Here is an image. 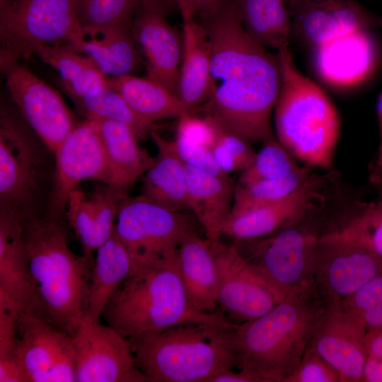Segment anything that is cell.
Segmentation results:
<instances>
[{
	"mask_svg": "<svg viewBox=\"0 0 382 382\" xmlns=\"http://www.w3.org/2000/svg\"><path fill=\"white\" fill-rule=\"evenodd\" d=\"M198 20L207 30L211 53L208 98L198 110L250 143L276 139L271 113L282 84L278 54L245 32L236 0H223L214 14Z\"/></svg>",
	"mask_w": 382,
	"mask_h": 382,
	"instance_id": "cell-1",
	"label": "cell"
},
{
	"mask_svg": "<svg viewBox=\"0 0 382 382\" xmlns=\"http://www.w3.org/2000/svg\"><path fill=\"white\" fill-rule=\"evenodd\" d=\"M331 301L315 283L294 291L231 335L237 369L255 382H285L300 363Z\"/></svg>",
	"mask_w": 382,
	"mask_h": 382,
	"instance_id": "cell-2",
	"label": "cell"
},
{
	"mask_svg": "<svg viewBox=\"0 0 382 382\" xmlns=\"http://www.w3.org/2000/svg\"><path fill=\"white\" fill-rule=\"evenodd\" d=\"M32 278L47 320L72 335L83 321L93 262L69 248L63 221L23 217Z\"/></svg>",
	"mask_w": 382,
	"mask_h": 382,
	"instance_id": "cell-3",
	"label": "cell"
},
{
	"mask_svg": "<svg viewBox=\"0 0 382 382\" xmlns=\"http://www.w3.org/2000/svg\"><path fill=\"white\" fill-rule=\"evenodd\" d=\"M236 325L188 321L129 342L150 382H208L237 366L230 341Z\"/></svg>",
	"mask_w": 382,
	"mask_h": 382,
	"instance_id": "cell-4",
	"label": "cell"
},
{
	"mask_svg": "<svg viewBox=\"0 0 382 382\" xmlns=\"http://www.w3.org/2000/svg\"><path fill=\"white\" fill-rule=\"evenodd\" d=\"M101 316L127 340L188 321L231 322L222 311L204 313L192 306L180 277L178 255L168 264L132 271Z\"/></svg>",
	"mask_w": 382,
	"mask_h": 382,
	"instance_id": "cell-5",
	"label": "cell"
},
{
	"mask_svg": "<svg viewBox=\"0 0 382 382\" xmlns=\"http://www.w3.org/2000/svg\"><path fill=\"white\" fill-rule=\"evenodd\" d=\"M282 84L274 107L276 139L307 167H332L340 118L325 93L296 67L288 45L278 50Z\"/></svg>",
	"mask_w": 382,
	"mask_h": 382,
	"instance_id": "cell-6",
	"label": "cell"
},
{
	"mask_svg": "<svg viewBox=\"0 0 382 382\" xmlns=\"http://www.w3.org/2000/svg\"><path fill=\"white\" fill-rule=\"evenodd\" d=\"M307 216L266 236L233 240L279 302L314 283L320 236Z\"/></svg>",
	"mask_w": 382,
	"mask_h": 382,
	"instance_id": "cell-7",
	"label": "cell"
},
{
	"mask_svg": "<svg viewBox=\"0 0 382 382\" xmlns=\"http://www.w3.org/2000/svg\"><path fill=\"white\" fill-rule=\"evenodd\" d=\"M85 38L74 0H0V52L20 61L44 46L79 45Z\"/></svg>",
	"mask_w": 382,
	"mask_h": 382,
	"instance_id": "cell-8",
	"label": "cell"
},
{
	"mask_svg": "<svg viewBox=\"0 0 382 382\" xmlns=\"http://www.w3.org/2000/svg\"><path fill=\"white\" fill-rule=\"evenodd\" d=\"M1 107L0 117V208L23 217L37 214L35 204L47 174L45 145L29 125Z\"/></svg>",
	"mask_w": 382,
	"mask_h": 382,
	"instance_id": "cell-9",
	"label": "cell"
},
{
	"mask_svg": "<svg viewBox=\"0 0 382 382\" xmlns=\"http://www.w3.org/2000/svg\"><path fill=\"white\" fill-rule=\"evenodd\" d=\"M191 226L186 215L141 195L120 201L115 231L131 257L134 271L175 260L182 236Z\"/></svg>",
	"mask_w": 382,
	"mask_h": 382,
	"instance_id": "cell-10",
	"label": "cell"
},
{
	"mask_svg": "<svg viewBox=\"0 0 382 382\" xmlns=\"http://www.w3.org/2000/svg\"><path fill=\"white\" fill-rule=\"evenodd\" d=\"M10 96L27 125L53 154L78 125L60 94L20 60L0 52Z\"/></svg>",
	"mask_w": 382,
	"mask_h": 382,
	"instance_id": "cell-11",
	"label": "cell"
},
{
	"mask_svg": "<svg viewBox=\"0 0 382 382\" xmlns=\"http://www.w3.org/2000/svg\"><path fill=\"white\" fill-rule=\"evenodd\" d=\"M54 154V170L44 216L63 221L69 197L81 182L91 179L111 185L112 175L94 120L78 123Z\"/></svg>",
	"mask_w": 382,
	"mask_h": 382,
	"instance_id": "cell-12",
	"label": "cell"
},
{
	"mask_svg": "<svg viewBox=\"0 0 382 382\" xmlns=\"http://www.w3.org/2000/svg\"><path fill=\"white\" fill-rule=\"evenodd\" d=\"M13 356L28 382L76 381L72 335L45 318L20 313Z\"/></svg>",
	"mask_w": 382,
	"mask_h": 382,
	"instance_id": "cell-13",
	"label": "cell"
},
{
	"mask_svg": "<svg viewBox=\"0 0 382 382\" xmlns=\"http://www.w3.org/2000/svg\"><path fill=\"white\" fill-rule=\"evenodd\" d=\"M72 339L76 382H150L129 340L108 324L82 322Z\"/></svg>",
	"mask_w": 382,
	"mask_h": 382,
	"instance_id": "cell-14",
	"label": "cell"
},
{
	"mask_svg": "<svg viewBox=\"0 0 382 382\" xmlns=\"http://www.w3.org/2000/svg\"><path fill=\"white\" fill-rule=\"evenodd\" d=\"M209 240L218 270L219 306L232 323L239 325L254 320L279 302L233 241L224 242L220 237Z\"/></svg>",
	"mask_w": 382,
	"mask_h": 382,
	"instance_id": "cell-15",
	"label": "cell"
},
{
	"mask_svg": "<svg viewBox=\"0 0 382 382\" xmlns=\"http://www.w3.org/2000/svg\"><path fill=\"white\" fill-rule=\"evenodd\" d=\"M381 272L382 258L370 248L332 235L320 236L314 283L331 302H341Z\"/></svg>",
	"mask_w": 382,
	"mask_h": 382,
	"instance_id": "cell-16",
	"label": "cell"
},
{
	"mask_svg": "<svg viewBox=\"0 0 382 382\" xmlns=\"http://www.w3.org/2000/svg\"><path fill=\"white\" fill-rule=\"evenodd\" d=\"M166 12L158 5L139 2L132 35L139 52L145 58L147 78L178 96L183 35L166 20Z\"/></svg>",
	"mask_w": 382,
	"mask_h": 382,
	"instance_id": "cell-17",
	"label": "cell"
},
{
	"mask_svg": "<svg viewBox=\"0 0 382 382\" xmlns=\"http://www.w3.org/2000/svg\"><path fill=\"white\" fill-rule=\"evenodd\" d=\"M288 9L292 35L311 47L359 30L382 28V16L357 0H299Z\"/></svg>",
	"mask_w": 382,
	"mask_h": 382,
	"instance_id": "cell-18",
	"label": "cell"
},
{
	"mask_svg": "<svg viewBox=\"0 0 382 382\" xmlns=\"http://www.w3.org/2000/svg\"><path fill=\"white\" fill-rule=\"evenodd\" d=\"M324 180L312 175L289 195L241 214L231 216L221 235L232 240L257 238L296 223L323 207Z\"/></svg>",
	"mask_w": 382,
	"mask_h": 382,
	"instance_id": "cell-19",
	"label": "cell"
},
{
	"mask_svg": "<svg viewBox=\"0 0 382 382\" xmlns=\"http://www.w3.org/2000/svg\"><path fill=\"white\" fill-rule=\"evenodd\" d=\"M362 320L332 302L310 345L338 373L340 382H362L366 358Z\"/></svg>",
	"mask_w": 382,
	"mask_h": 382,
	"instance_id": "cell-20",
	"label": "cell"
},
{
	"mask_svg": "<svg viewBox=\"0 0 382 382\" xmlns=\"http://www.w3.org/2000/svg\"><path fill=\"white\" fill-rule=\"evenodd\" d=\"M0 296L13 301L21 312L47 319L30 274L23 216L4 208H0Z\"/></svg>",
	"mask_w": 382,
	"mask_h": 382,
	"instance_id": "cell-21",
	"label": "cell"
},
{
	"mask_svg": "<svg viewBox=\"0 0 382 382\" xmlns=\"http://www.w3.org/2000/svg\"><path fill=\"white\" fill-rule=\"evenodd\" d=\"M371 30H359L313 47L312 63L319 78L337 88L351 87L366 79L378 58Z\"/></svg>",
	"mask_w": 382,
	"mask_h": 382,
	"instance_id": "cell-22",
	"label": "cell"
},
{
	"mask_svg": "<svg viewBox=\"0 0 382 382\" xmlns=\"http://www.w3.org/2000/svg\"><path fill=\"white\" fill-rule=\"evenodd\" d=\"M127 194L105 183L87 197L78 187L69 195L65 217L79 240L83 255L93 262V253L112 235L118 207Z\"/></svg>",
	"mask_w": 382,
	"mask_h": 382,
	"instance_id": "cell-23",
	"label": "cell"
},
{
	"mask_svg": "<svg viewBox=\"0 0 382 382\" xmlns=\"http://www.w3.org/2000/svg\"><path fill=\"white\" fill-rule=\"evenodd\" d=\"M183 18V57L178 96L189 113L193 114L208 98L211 53L207 30L194 11L178 4Z\"/></svg>",
	"mask_w": 382,
	"mask_h": 382,
	"instance_id": "cell-24",
	"label": "cell"
},
{
	"mask_svg": "<svg viewBox=\"0 0 382 382\" xmlns=\"http://www.w3.org/2000/svg\"><path fill=\"white\" fill-rule=\"evenodd\" d=\"M178 267L187 296L197 310L217 311L219 277L208 238L191 226L183 233L178 248Z\"/></svg>",
	"mask_w": 382,
	"mask_h": 382,
	"instance_id": "cell-25",
	"label": "cell"
},
{
	"mask_svg": "<svg viewBox=\"0 0 382 382\" xmlns=\"http://www.w3.org/2000/svg\"><path fill=\"white\" fill-rule=\"evenodd\" d=\"M187 202L204 228L206 237L217 238L231 216L234 187L231 178H221L185 164Z\"/></svg>",
	"mask_w": 382,
	"mask_h": 382,
	"instance_id": "cell-26",
	"label": "cell"
},
{
	"mask_svg": "<svg viewBox=\"0 0 382 382\" xmlns=\"http://www.w3.org/2000/svg\"><path fill=\"white\" fill-rule=\"evenodd\" d=\"M94 120L112 175L111 185L125 194L154 164L155 157L138 144L130 127L110 120Z\"/></svg>",
	"mask_w": 382,
	"mask_h": 382,
	"instance_id": "cell-27",
	"label": "cell"
},
{
	"mask_svg": "<svg viewBox=\"0 0 382 382\" xmlns=\"http://www.w3.org/2000/svg\"><path fill=\"white\" fill-rule=\"evenodd\" d=\"M150 137L157 154L153 166L144 174L142 195L175 212L189 209L185 163L175 141L164 139L156 130Z\"/></svg>",
	"mask_w": 382,
	"mask_h": 382,
	"instance_id": "cell-28",
	"label": "cell"
},
{
	"mask_svg": "<svg viewBox=\"0 0 382 382\" xmlns=\"http://www.w3.org/2000/svg\"><path fill=\"white\" fill-rule=\"evenodd\" d=\"M133 267L131 257L114 229L110 237L96 250L82 322L99 320L111 296Z\"/></svg>",
	"mask_w": 382,
	"mask_h": 382,
	"instance_id": "cell-29",
	"label": "cell"
},
{
	"mask_svg": "<svg viewBox=\"0 0 382 382\" xmlns=\"http://www.w3.org/2000/svg\"><path fill=\"white\" fill-rule=\"evenodd\" d=\"M106 85L117 92L132 109L149 122L180 118L189 113L179 98L149 78L132 74L106 76Z\"/></svg>",
	"mask_w": 382,
	"mask_h": 382,
	"instance_id": "cell-30",
	"label": "cell"
},
{
	"mask_svg": "<svg viewBox=\"0 0 382 382\" xmlns=\"http://www.w3.org/2000/svg\"><path fill=\"white\" fill-rule=\"evenodd\" d=\"M74 48L88 56L108 77L132 74L142 63L134 40L132 27L85 36L83 42Z\"/></svg>",
	"mask_w": 382,
	"mask_h": 382,
	"instance_id": "cell-31",
	"label": "cell"
},
{
	"mask_svg": "<svg viewBox=\"0 0 382 382\" xmlns=\"http://www.w3.org/2000/svg\"><path fill=\"white\" fill-rule=\"evenodd\" d=\"M245 32L265 47L288 45L292 25L285 0H236Z\"/></svg>",
	"mask_w": 382,
	"mask_h": 382,
	"instance_id": "cell-32",
	"label": "cell"
},
{
	"mask_svg": "<svg viewBox=\"0 0 382 382\" xmlns=\"http://www.w3.org/2000/svg\"><path fill=\"white\" fill-rule=\"evenodd\" d=\"M35 54L58 71L62 86L71 100L106 85V76L96 64L71 45L44 46Z\"/></svg>",
	"mask_w": 382,
	"mask_h": 382,
	"instance_id": "cell-33",
	"label": "cell"
},
{
	"mask_svg": "<svg viewBox=\"0 0 382 382\" xmlns=\"http://www.w3.org/2000/svg\"><path fill=\"white\" fill-rule=\"evenodd\" d=\"M72 101L86 120H110L125 124L139 140L146 139L152 131L156 130L154 123L137 115L122 96L107 85L97 87Z\"/></svg>",
	"mask_w": 382,
	"mask_h": 382,
	"instance_id": "cell-34",
	"label": "cell"
},
{
	"mask_svg": "<svg viewBox=\"0 0 382 382\" xmlns=\"http://www.w3.org/2000/svg\"><path fill=\"white\" fill-rule=\"evenodd\" d=\"M311 175L308 167L301 166L282 178L260 180L245 185L235 184L231 216L289 195L304 184Z\"/></svg>",
	"mask_w": 382,
	"mask_h": 382,
	"instance_id": "cell-35",
	"label": "cell"
},
{
	"mask_svg": "<svg viewBox=\"0 0 382 382\" xmlns=\"http://www.w3.org/2000/svg\"><path fill=\"white\" fill-rule=\"evenodd\" d=\"M85 36L119 28H132L139 0H74Z\"/></svg>",
	"mask_w": 382,
	"mask_h": 382,
	"instance_id": "cell-36",
	"label": "cell"
},
{
	"mask_svg": "<svg viewBox=\"0 0 382 382\" xmlns=\"http://www.w3.org/2000/svg\"><path fill=\"white\" fill-rule=\"evenodd\" d=\"M300 166L291 154L277 141L262 144L255 161L247 170L241 172L236 185H245L255 182L286 176Z\"/></svg>",
	"mask_w": 382,
	"mask_h": 382,
	"instance_id": "cell-37",
	"label": "cell"
},
{
	"mask_svg": "<svg viewBox=\"0 0 382 382\" xmlns=\"http://www.w3.org/2000/svg\"><path fill=\"white\" fill-rule=\"evenodd\" d=\"M327 235L363 245L382 258V192L376 202L353 214L341 229Z\"/></svg>",
	"mask_w": 382,
	"mask_h": 382,
	"instance_id": "cell-38",
	"label": "cell"
},
{
	"mask_svg": "<svg viewBox=\"0 0 382 382\" xmlns=\"http://www.w3.org/2000/svg\"><path fill=\"white\" fill-rule=\"evenodd\" d=\"M342 308L357 315L366 330L382 326V272L341 301Z\"/></svg>",
	"mask_w": 382,
	"mask_h": 382,
	"instance_id": "cell-39",
	"label": "cell"
},
{
	"mask_svg": "<svg viewBox=\"0 0 382 382\" xmlns=\"http://www.w3.org/2000/svg\"><path fill=\"white\" fill-rule=\"evenodd\" d=\"M215 125L217 136L211 150L221 169L229 175L232 172H242L249 168L257 154L250 142Z\"/></svg>",
	"mask_w": 382,
	"mask_h": 382,
	"instance_id": "cell-40",
	"label": "cell"
},
{
	"mask_svg": "<svg viewBox=\"0 0 382 382\" xmlns=\"http://www.w3.org/2000/svg\"><path fill=\"white\" fill-rule=\"evenodd\" d=\"M285 382H340L337 371L310 345Z\"/></svg>",
	"mask_w": 382,
	"mask_h": 382,
	"instance_id": "cell-41",
	"label": "cell"
},
{
	"mask_svg": "<svg viewBox=\"0 0 382 382\" xmlns=\"http://www.w3.org/2000/svg\"><path fill=\"white\" fill-rule=\"evenodd\" d=\"M177 151L186 165L221 178H230L218 165L210 148L194 143L181 136L175 140Z\"/></svg>",
	"mask_w": 382,
	"mask_h": 382,
	"instance_id": "cell-42",
	"label": "cell"
},
{
	"mask_svg": "<svg viewBox=\"0 0 382 382\" xmlns=\"http://www.w3.org/2000/svg\"><path fill=\"white\" fill-rule=\"evenodd\" d=\"M176 135L211 149L216 139L217 128L207 117L187 113L178 118Z\"/></svg>",
	"mask_w": 382,
	"mask_h": 382,
	"instance_id": "cell-43",
	"label": "cell"
},
{
	"mask_svg": "<svg viewBox=\"0 0 382 382\" xmlns=\"http://www.w3.org/2000/svg\"><path fill=\"white\" fill-rule=\"evenodd\" d=\"M21 308L0 296V359L12 357L16 342L17 323Z\"/></svg>",
	"mask_w": 382,
	"mask_h": 382,
	"instance_id": "cell-44",
	"label": "cell"
},
{
	"mask_svg": "<svg viewBox=\"0 0 382 382\" xmlns=\"http://www.w3.org/2000/svg\"><path fill=\"white\" fill-rule=\"evenodd\" d=\"M0 382H28L15 357L0 359Z\"/></svg>",
	"mask_w": 382,
	"mask_h": 382,
	"instance_id": "cell-45",
	"label": "cell"
},
{
	"mask_svg": "<svg viewBox=\"0 0 382 382\" xmlns=\"http://www.w3.org/2000/svg\"><path fill=\"white\" fill-rule=\"evenodd\" d=\"M223 0H177V3L190 6L198 19H203L214 14Z\"/></svg>",
	"mask_w": 382,
	"mask_h": 382,
	"instance_id": "cell-46",
	"label": "cell"
},
{
	"mask_svg": "<svg viewBox=\"0 0 382 382\" xmlns=\"http://www.w3.org/2000/svg\"><path fill=\"white\" fill-rule=\"evenodd\" d=\"M364 348L366 357L382 359V326L366 330Z\"/></svg>",
	"mask_w": 382,
	"mask_h": 382,
	"instance_id": "cell-47",
	"label": "cell"
},
{
	"mask_svg": "<svg viewBox=\"0 0 382 382\" xmlns=\"http://www.w3.org/2000/svg\"><path fill=\"white\" fill-rule=\"evenodd\" d=\"M377 114L380 129V143L378 154L370 174V180L374 184L380 185L382 183V93L377 103Z\"/></svg>",
	"mask_w": 382,
	"mask_h": 382,
	"instance_id": "cell-48",
	"label": "cell"
},
{
	"mask_svg": "<svg viewBox=\"0 0 382 382\" xmlns=\"http://www.w3.org/2000/svg\"><path fill=\"white\" fill-rule=\"evenodd\" d=\"M362 382H382V359L366 357L363 366Z\"/></svg>",
	"mask_w": 382,
	"mask_h": 382,
	"instance_id": "cell-49",
	"label": "cell"
},
{
	"mask_svg": "<svg viewBox=\"0 0 382 382\" xmlns=\"http://www.w3.org/2000/svg\"><path fill=\"white\" fill-rule=\"evenodd\" d=\"M208 382H255L254 379L247 374L232 369L226 370L211 378Z\"/></svg>",
	"mask_w": 382,
	"mask_h": 382,
	"instance_id": "cell-50",
	"label": "cell"
},
{
	"mask_svg": "<svg viewBox=\"0 0 382 382\" xmlns=\"http://www.w3.org/2000/svg\"><path fill=\"white\" fill-rule=\"evenodd\" d=\"M139 1L158 5L163 7L167 12L175 6H178L177 0H139Z\"/></svg>",
	"mask_w": 382,
	"mask_h": 382,
	"instance_id": "cell-51",
	"label": "cell"
},
{
	"mask_svg": "<svg viewBox=\"0 0 382 382\" xmlns=\"http://www.w3.org/2000/svg\"><path fill=\"white\" fill-rule=\"evenodd\" d=\"M298 1H299V0H285L288 8L289 6H292L293 4H294Z\"/></svg>",
	"mask_w": 382,
	"mask_h": 382,
	"instance_id": "cell-52",
	"label": "cell"
}]
</instances>
